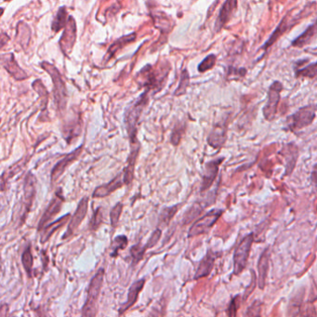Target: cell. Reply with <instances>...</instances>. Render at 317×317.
Masks as SVG:
<instances>
[{"label":"cell","instance_id":"60d3db41","mask_svg":"<svg viewBox=\"0 0 317 317\" xmlns=\"http://www.w3.org/2000/svg\"><path fill=\"white\" fill-rule=\"evenodd\" d=\"M101 223H102V212H101V207H98L95 210L93 215H92V218L89 222V229L91 231H96L97 229L99 228Z\"/></svg>","mask_w":317,"mask_h":317},{"label":"cell","instance_id":"603a6c76","mask_svg":"<svg viewBox=\"0 0 317 317\" xmlns=\"http://www.w3.org/2000/svg\"><path fill=\"white\" fill-rule=\"evenodd\" d=\"M215 259H216L215 253H213L210 251H207L206 256L201 260L198 264V267L196 269L195 274V280L204 278L210 274L212 269L214 267Z\"/></svg>","mask_w":317,"mask_h":317},{"label":"cell","instance_id":"f5cc1de1","mask_svg":"<svg viewBox=\"0 0 317 317\" xmlns=\"http://www.w3.org/2000/svg\"><path fill=\"white\" fill-rule=\"evenodd\" d=\"M0 122H1V118H0Z\"/></svg>","mask_w":317,"mask_h":317},{"label":"cell","instance_id":"f35d334b","mask_svg":"<svg viewBox=\"0 0 317 317\" xmlns=\"http://www.w3.org/2000/svg\"><path fill=\"white\" fill-rule=\"evenodd\" d=\"M216 61H217L216 55L209 54V55L206 56L203 61H201L199 65L197 67V69L200 73L206 72V71L210 70L213 67L215 66Z\"/></svg>","mask_w":317,"mask_h":317},{"label":"cell","instance_id":"f6af8a7d","mask_svg":"<svg viewBox=\"0 0 317 317\" xmlns=\"http://www.w3.org/2000/svg\"><path fill=\"white\" fill-rule=\"evenodd\" d=\"M183 134H184V126H175V128H173L172 133H171V137H170V140H171V144L173 145H178L180 144V140L183 137Z\"/></svg>","mask_w":317,"mask_h":317},{"label":"cell","instance_id":"5b68a950","mask_svg":"<svg viewBox=\"0 0 317 317\" xmlns=\"http://www.w3.org/2000/svg\"><path fill=\"white\" fill-rule=\"evenodd\" d=\"M254 241L253 234H248L236 246L234 254V273L238 275L245 270Z\"/></svg>","mask_w":317,"mask_h":317},{"label":"cell","instance_id":"ffe728a7","mask_svg":"<svg viewBox=\"0 0 317 317\" xmlns=\"http://www.w3.org/2000/svg\"><path fill=\"white\" fill-rule=\"evenodd\" d=\"M123 184H124V181H123L122 173H120L117 175L116 178L113 179L111 182H109L108 184H103L101 186L97 187L92 194V197L101 198V197L108 196V195H111L113 192L121 188Z\"/></svg>","mask_w":317,"mask_h":317},{"label":"cell","instance_id":"7dc6e473","mask_svg":"<svg viewBox=\"0 0 317 317\" xmlns=\"http://www.w3.org/2000/svg\"><path fill=\"white\" fill-rule=\"evenodd\" d=\"M251 274H252V280H251V284L252 285H251V286L250 285V286H249V289H246V290H245L244 298H243L244 301L246 300V298H248L249 296L251 295V292L254 290L255 286H256L257 284L256 274L254 273V271H251Z\"/></svg>","mask_w":317,"mask_h":317},{"label":"cell","instance_id":"8d00e7d4","mask_svg":"<svg viewBox=\"0 0 317 317\" xmlns=\"http://www.w3.org/2000/svg\"><path fill=\"white\" fill-rule=\"evenodd\" d=\"M296 78H314L317 75L316 62L310 63L303 68H296Z\"/></svg>","mask_w":317,"mask_h":317},{"label":"cell","instance_id":"2e32d148","mask_svg":"<svg viewBox=\"0 0 317 317\" xmlns=\"http://www.w3.org/2000/svg\"><path fill=\"white\" fill-rule=\"evenodd\" d=\"M227 127L224 123H219L212 128L207 137V143L213 148L219 149L225 144L227 139Z\"/></svg>","mask_w":317,"mask_h":317},{"label":"cell","instance_id":"f907efd6","mask_svg":"<svg viewBox=\"0 0 317 317\" xmlns=\"http://www.w3.org/2000/svg\"><path fill=\"white\" fill-rule=\"evenodd\" d=\"M36 313H37V317H47L46 313H45L44 310H43L41 307L37 308Z\"/></svg>","mask_w":317,"mask_h":317},{"label":"cell","instance_id":"e0dca14e","mask_svg":"<svg viewBox=\"0 0 317 317\" xmlns=\"http://www.w3.org/2000/svg\"><path fill=\"white\" fill-rule=\"evenodd\" d=\"M280 154L283 156L286 161V175H290L296 167V163L299 157L298 146L293 143L288 144L284 145Z\"/></svg>","mask_w":317,"mask_h":317},{"label":"cell","instance_id":"7402d4cb","mask_svg":"<svg viewBox=\"0 0 317 317\" xmlns=\"http://www.w3.org/2000/svg\"><path fill=\"white\" fill-rule=\"evenodd\" d=\"M269 260H270V251L266 249L262 252V255L258 262V281L257 284L260 290H264L266 285L268 271H269Z\"/></svg>","mask_w":317,"mask_h":317},{"label":"cell","instance_id":"277c9868","mask_svg":"<svg viewBox=\"0 0 317 317\" xmlns=\"http://www.w3.org/2000/svg\"><path fill=\"white\" fill-rule=\"evenodd\" d=\"M316 116V106L314 104L301 107L293 114L292 116L288 117L289 122V128L292 131L300 130L301 128H306L310 126Z\"/></svg>","mask_w":317,"mask_h":317},{"label":"cell","instance_id":"c3c4849f","mask_svg":"<svg viewBox=\"0 0 317 317\" xmlns=\"http://www.w3.org/2000/svg\"><path fill=\"white\" fill-rule=\"evenodd\" d=\"M9 312H10V309L7 303H3L0 305V317H8Z\"/></svg>","mask_w":317,"mask_h":317},{"label":"cell","instance_id":"44dd1931","mask_svg":"<svg viewBox=\"0 0 317 317\" xmlns=\"http://www.w3.org/2000/svg\"><path fill=\"white\" fill-rule=\"evenodd\" d=\"M295 22L296 21L294 20L290 19V15L287 14L282 19V21L279 23L278 26L274 30V32L271 34V37L269 38L267 41L263 44L262 47V50H267L268 48H270L281 36H283L287 31H289V29L293 26V24L296 23Z\"/></svg>","mask_w":317,"mask_h":317},{"label":"cell","instance_id":"d4e9b609","mask_svg":"<svg viewBox=\"0 0 317 317\" xmlns=\"http://www.w3.org/2000/svg\"><path fill=\"white\" fill-rule=\"evenodd\" d=\"M136 38H137L136 33H132L121 37L120 39H117L107 50V55L104 58L105 61H110L112 58L117 54L118 50H122L123 48L126 47L127 45L134 42L136 40Z\"/></svg>","mask_w":317,"mask_h":317},{"label":"cell","instance_id":"8fae6325","mask_svg":"<svg viewBox=\"0 0 317 317\" xmlns=\"http://www.w3.org/2000/svg\"><path fill=\"white\" fill-rule=\"evenodd\" d=\"M224 160V157L213 159L212 161H208L205 165V171L203 174V179L201 183L200 192L203 193L206 190L209 189L214 183L215 179L217 178L219 168L221 164Z\"/></svg>","mask_w":317,"mask_h":317},{"label":"cell","instance_id":"30bf717a","mask_svg":"<svg viewBox=\"0 0 317 317\" xmlns=\"http://www.w3.org/2000/svg\"><path fill=\"white\" fill-rule=\"evenodd\" d=\"M88 206H89V198L84 197L78 203V207L76 209L75 214L70 219L68 228H67V231L64 235L62 236V239H66L67 237L71 236L75 233V231L79 227V225L81 224L85 217L87 216Z\"/></svg>","mask_w":317,"mask_h":317},{"label":"cell","instance_id":"4dcf8cb0","mask_svg":"<svg viewBox=\"0 0 317 317\" xmlns=\"http://www.w3.org/2000/svg\"><path fill=\"white\" fill-rule=\"evenodd\" d=\"M33 89L34 91L39 95L40 100H41V108H42V114H44L45 111L47 113V107L49 102V92L47 89L45 88L44 85L40 79H37L33 81Z\"/></svg>","mask_w":317,"mask_h":317},{"label":"cell","instance_id":"ee69618b","mask_svg":"<svg viewBox=\"0 0 317 317\" xmlns=\"http://www.w3.org/2000/svg\"><path fill=\"white\" fill-rule=\"evenodd\" d=\"M161 234L162 232L160 229H156V230H155V231L153 232V234H151V236L149 237L148 241H147V243L145 245L146 251L149 250V249L154 248V246L157 244V242L161 238Z\"/></svg>","mask_w":317,"mask_h":317},{"label":"cell","instance_id":"bcb514c9","mask_svg":"<svg viewBox=\"0 0 317 317\" xmlns=\"http://www.w3.org/2000/svg\"><path fill=\"white\" fill-rule=\"evenodd\" d=\"M301 317H316L315 307L312 304H308L303 311H301Z\"/></svg>","mask_w":317,"mask_h":317},{"label":"cell","instance_id":"ab89813d","mask_svg":"<svg viewBox=\"0 0 317 317\" xmlns=\"http://www.w3.org/2000/svg\"><path fill=\"white\" fill-rule=\"evenodd\" d=\"M262 301H253L251 306L246 309L245 317H262Z\"/></svg>","mask_w":317,"mask_h":317},{"label":"cell","instance_id":"681fc988","mask_svg":"<svg viewBox=\"0 0 317 317\" xmlns=\"http://www.w3.org/2000/svg\"><path fill=\"white\" fill-rule=\"evenodd\" d=\"M10 40V37L6 33H0V49H2Z\"/></svg>","mask_w":317,"mask_h":317},{"label":"cell","instance_id":"836d02e7","mask_svg":"<svg viewBox=\"0 0 317 317\" xmlns=\"http://www.w3.org/2000/svg\"><path fill=\"white\" fill-rule=\"evenodd\" d=\"M153 20L156 24V27L159 28L163 32H169L170 30V22L165 13L156 12L152 14Z\"/></svg>","mask_w":317,"mask_h":317},{"label":"cell","instance_id":"4316f807","mask_svg":"<svg viewBox=\"0 0 317 317\" xmlns=\"http://www.w3.org/2000/svg\"><path fill=\"white\" fill-rule=\"evenodd\" d=\"M316 33V23L313 22L306 30L299 36L297 39L292 42V46L296 48H302L305 47L312 41Z\"/></svg>","mask_w":317,"mask_h":317},{"label":"cell","instance_id":"52a82bcc","mask_svg":"<svg viewBox=\"0 0 317 317\" xmlns=\"http://www.w3.org/2000/svg\"><path fill=\"white\" fill-rule=\"evenodd\" d=\"M222 209H212L207 212L206 215L198 219L190 228L188 232L189 237H195L197 235L205 234L213 227V225L217 223L218 220L223 214Z\"/></svg>","mask_w":317,"mask_h":317},{"label":"cell","instance_id":"ac0fdd59","mask_svg":"<svg viewBox=\"0 0 317 317\" xmlns=\"http://www.w3.org/2000/svg\"><path fill=\"white\" fill-rule=\"evenodd\" d=\"M145 284V279H140L130 286L128 290V300L119 308V314H123L124 312H127L129 308H131L137 302L139 294L144 289Z\"/></svg>","mask_w":317,"mask_h":317},{"label":"cell","instance_id":"cb8c5ba5","mask_svg":"<svg viewBox=\"0 0 317 317\" xmlns=\"http://www.w3.org/2000/svg\"><path fill=\"white\" fill-rule=\"evenodd\" d=\"M70 219H71V214L68 213V214H65L64 216H62L60 219L56 220L55 222H53V223H50L49 225L45 226L44 228L40 231L41 232L40 242L42 244H45L46 242H48L50 237L52 236V234H54L56 231H58L59 229L61 228L62 226H64Z\"/></svg>","mask_w":317,"mask_h":317},{"label":"cell","instance_id":"7a4b0ae2","mask_svg":"<svg viewBox=\"0 0 317 317\" xmlns=\"http://www.w3.org/2000/svg\"><path fill=\"white\" fill-rule=\"evenodd\" d=\"M41 67L46 72L50 75L52 83H53V97H54V102L58 112L62 115L64 111L66 110L67 94L66 86L64 81L62 80L61 73L57 69V67L54 66L48 61L41 62Z\"/></svg>","mask_w":317,"mask_h":317},{"label":"cell","instance_id":"5bb4252c","mask_svg":"<svg viewBox=\"0 0 317 317\" xmlns=\"http://www.w3.org/2000/svg\"><path fill=\"white\" fill-rule=\"evenodd\" d=\"M36 185L37 180L31 172H28L23 183V213L26 215L32 207L34 196H36Z\"/></svg>","mask_w":317,"mask_h":317},{"label":"cell","instance_id":"83f0119b","mask_svg":"<svg viewBox=\"0 0 317 317\" xmlns=\"http://www.w3.org/2000/svg\"><path fill=\"white\" fill-rule=\"evenodd\" d=\"M17 39L19 43L22 45V48L25 50L29 45L31 39V30L26 23L19 22L17 25Z\"/></svg>","mask_w":317,"mask_h":317},{"label":"cell","instance_id":"7bdbcfd3","mask_svg":"<svg viewBox=\"0 0 317 317\" xmlns=\"http://www.w3.org/2000/svg\"><path fill=\"white\" fill-rule=\"evenodd\" d=\"M241 303V296L236 295L229 304L228 309H227V315L228 317H236L237 311Z\"/></svg>","mask_w":317,"mask_h":317},{"label":"cell","instance_id":"74e56055","mask_svg":"<svg viewBox=\"0 0 317 317\" xmlns=\"http://www.w3.org/2000/svg\"><path fill=\"white\" fill-rule=\"evenodd\" d=\"M190 86V76L187 70H183L182 75H181V79H180V83H179L178 88L175 90L174 95L175 96H182V95L186 93V89Z\"/></svg>","mask_w":317,"mask_h":317},{"label":"cell","instance_id":"e575fe53","mask_svg":"<svg viewBox=\"0 0 317 317\" xmlns=\"http://www.w3.org/2000/svg\"><path fill=\"white\" fill-rule=\"evenodd\" d=\"M128 237L126 235H118L113 240L111 245V257L116 258L118 255L119 251H123L128 245Z\"/></svg>","mask_w":317,"mask_h":317},{"label":"cell","instance_id":"d590c367","mask_svg":"<svg viewBox=\"0 0 317 317\" xmlns=\"http://www.w3.org/2000/svg\"><path fill=\"white\" fill-rule=\"evenodd\" d=\"M145 252H146V249H145V245H140V244L132 245L130 248L129 254H130V258H131V264L133 266L137 265L144 259Z\"/></svg>","mask_w":317,"mask_h":317},{"label":"cell","instance_id":"b9f144b4","mask_svg":"<svg viewBox=\"0 0 317 317\" xmlns=\"http://www.w3.org/2000/svg\"><path fill=\"white\" fill-rule=\"evenodd\" d=\"M122 210V203H117V205L112 208L111 212H110V220H111L112 227L115 228V227L117 226V223L119 222V218L121 216Z\"/></svg>","mask_w":317,"mask_h":317},{"label":"cell","instance_id":"4fadbf2b","mask_svg":"<svg viewBox=\"0 0 317 317\" xmlns=\"http://www.w3.org/2000/svg\"><path fill=\"white\" fill-rule=\"evenodd\" d=\"M0 63L14 79H16L18 81L27 79V74L18 64L13 53H8L1 56Z\"/></svg>","mask_w":317,"mask_h":317},{"label":"cell","instance_id":"8992f818","mask_svg":"<svg viewBox=\"0 0 317 317\" xmlns=\"http://www.w3.org/2000/svg\"><path fill=\"white\" fill-rule=\"evenodd\" d=\"M282 90L283 85L279 81H274L269 88L267 102L263 107V116L268 121H272L276 116Z\"/></svg>","mask_w":317,"mask_h":317},{"label":"cell","instance_id":"ba28073f","mask_svg":"<svg viewBox=\"0 0 317 317\" xmlns=\"http://www.w3.org/2000/svg\"><path fill=\"white\" fill-rule=\"evenodd\" d=\"M77 40V24L72 16L68 17L66 25L59 41L62 53L68 56L72 52L74 45Z\"/></svg>","mask_w":317,"mask_h":317},{"label":"cell","instance_id":"f546056e","mask_svg":"<svg viewBox=\"0 0 317 317\" xmlns=\"http://www.w3.org/2000/svg\"><path fill=\"white\" fill-rule=\"evenodd\" d=\"M67 20H68V13H67L66 8L61 7L53 19V22L51 24V30L54 31L55 33H58L62 28L65 27Z\"/></svg>","mask_w":317,"mask_h":317},{"label":"cell","instance_id":"9c48e42d","mask_svg":"<svg viewBox=\"0 0 317 317\" xmlns=\"http://www.w3.org/2000/svg\"><path fill=\"white\" fill-rule=\"evenodd\" d=\"M63 201H64V198L61 195V191H58L55 194V196L50 201L49 206H47L42 217L40 219L39 225H38V231L40 232L45 226H47V223H49L50 220H52L59 212H61Z\"/></svg>","mask_w":317,"mask_h":317},{"label":"cell","instance_id":"f1b7e54d","mask_svg":"<svg viewBox=\"0 0 317 317\" xmlns=\"http://www.w3.org/2000/svg\"><path fill=\"white\" fill-rule=\"evenodd\" d=\"M205 204H202L200 202H195V204L192 206H190L189 208L184 213V218H183V223L184 225L189 224L191 222H193L196 218L200 215L201 213L204 210Z\"/></svg>","mask_w":317,"mask_h":317},{"label":"cell","instance_id":"7c38bea8","mask_svg":"<svg viewBox=\"0 0 317 317\" xmlns=\"http://www.w3.org/2000/svg\"><path fill=\"white\" fill-rule=\"evenodd\" d=\"M82 151H83V145H80L76 150H74L70 154L66 155L56 164L54 167L52 168L51 174H50V178H51L52 183H55L56 181L64 173L67 167H69L73 162L76 161L78 159V156H80Z\"/></svg>","mask_w":317,"mask_h":317},{"label":"cell","instance_id":"d6986e66","mask_svg":"<svg viewBox=\"0 0 317 317\" xmlns=\"http://www.w3.org/2000/svg\"><path fill=\"white\" fill-rule=\"evenodd\" d=\"M237 1L236 0H227L223 3L221 8V11L219 12L217 20L215 22V31L219 32L222 28L228 22L229 19L233 14L234 10L236 9Z\"/></svg>","mask_w":317,"mask_h":317},{"label":"cell","instance_id":"816d5d0a","mask_svg":"<svg viewBox=\"0 0 317 317\" xmlns=\"http://www.w3.org/2000/svg\"><path fill=\"white\" fill-rule=\"evenodd\" d=\"M4 8H0V17L2 16V14L4 13Z\"/></svg>","mask_w":317,"mask_h":317},{"label":"cell","instance_id":"484cf974","mask_svg":"<svg viewBox=\"0 0 317 317\" xmlns=\"http://www.w3.org/2000/svg\"><path fill=\"white\" fill-rule=\"evenodd\" d=\"M82 129L81 119H75L72 122H67L63 127V137L65 138L67 143H71L72 139H75L80 135Z\"/></svg>","mask_w":317,"mask_h":317},{"label":"cell","instance_id":"3957f363","mask_svg":"<svg viewBox=\"0 0 317 317\" xmlns=\"http://www.w3.org/2000/svg\"><path fill=\"white\" fill-rule=\"evenodd\" d=\"M104 269L100 268L91 279L88 288L87 299L82 308V317H96L97 304L100 297V290L103 284Z\"/></svg>","mask_w":317,"mask_h":317},{"label":"cell","instance_id":"9a60e30c","mask_svg":"<svg viewBox=\"0 0 317 317\" xmlns=\"http://www.w3.org/2000/svg\"><path fill=\"white\" fill-rule=\"evenodd\" d=\"M139 148L140 145L139 142L136 144H131L130 145V153L128 157V161H127V166L123 170L122 176L124 184H131L134 178V168H135V164L137 161V158L139 156Z\"/></svg>","mask_w":317,"mask_h":317},{"label":"cell","instance_id":"d6a6232c","mask_svg":"<svg viewBox=\"0 0 317 317\" xmlns=\"http://www.w3.org/2000/svg\"><path fill=\"white\" fill-rule=\"evenodd\" d=\"M22 266L24 268L28 276L32 277L33 259V255H32V251H31V245H28L27 248L25 249V251H23L22 256Z\"/></svg>","mask_w":317,"mask_h":317},{"label":"cell","instance_id":"1f68e13d","mask_svg":"<svg viewBox=\"0 0 317 317\" xmlns=\"http://www.w3.org/2000/svg\"><path fill=\"white\" fill-rule=\"evenodd\" d=\"M179 207H180V205L164 207L160 212V215H159V221H158L159 226H161V227L167 226L170 223V221L172 220L173 217L175 216V214L178 212Z\"/></svg>","mask_w":317,"mask_h":317},{"label":"cell","instance_id":"6da1fadb","mask_svg":"<svg viewBox=\"0 0 317 317\" xmlns=\"http://www.w3.org/2000/svg\"><path fill=\"white\" fill-rule=\"evenodd\" d=\"M149 101V91L145 89V91L139 95V98L128 106L125 113L124 121L126 125V128L128 131V138L130 145L138 143L137 132H138V124H139V117L142 116L145 107L148 104Z\"/></svg>","mask_w":317,"mask_h":317}]
</instances>
